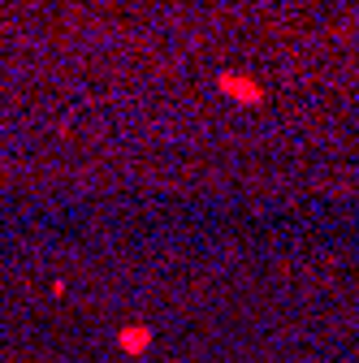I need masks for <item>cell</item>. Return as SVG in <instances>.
<instances>
[{
	"mask_svg": "<svg viewBox=\"0 0 359 363\" xmlns=\"http://www.w3.org/2000/svg\"><path fill=\"white\" fill-rule=\"evenodd\" d=\"M221 91H226V96H238V100H251V104L264 96V91H260L251 78H234V74H226V78H221Z\"/></svg>",
	"mask_w": 359,
	"mask_h": 363,
	"instance_id": "obj_1",
	"label": "cell"
},
{
	"mask_svg": "<svg viewBox=\"0 0 359 363\" xmlns=\"http://www.w3.org/2000/svg\"><path fill=\"white\" fill-rule=\"evenodd\" d=\"M117 342H121V350H130V354H139V350H148L152 346V329H121L117 333Z\"/></svg>",
	"mask_w": 359,
	"mask_h": 363,
	"instance_id": "obj_2",
	"label": "cell"
}]
</instances>
